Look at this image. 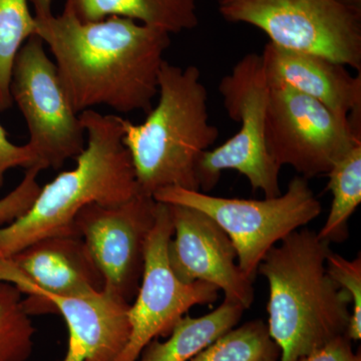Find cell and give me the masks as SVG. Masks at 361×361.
Here are the masks:
<instances>
[{"label":"cell","instance_id":"1","mask_svg":"<svg viewBox=\"0 0 361 361\" xmlns=\"http://www.w3.org/2000/svg\"><path fill=\"white\" fill-rule=\"evenodd\" d=\"M35 35L78 115L99 106L121 114L153 108L170 33L118 16L84 21L66 0L59 16L35 18Z\"/></svg>","mask_w":361,"mask_h":361},{"label":"cell","instance_id":"2","mask_svg":"<svg viewBox=\"0 0 361 361\" xmlns=\"http://www.w3.org/2000/svg\"><path fill=\"white\" fill-rule=\"evenodd\" d=\"M329 252L317 233L301 228L272 247L258 266L269 286L267 326L281 349L280 361H302L345 336L351 299L327 273Z\"/></svg>","mask_w":361,"mask_h":361},{"label":"cell","instance_id":"3","mask_svg":"<svg viewBox=\"0 0 361 361\" xmlns=\"http://www.w3.org/2000/svg\"><path fill=\"white\" fill-rule=\"evenodd\" d=\"M87 135L77 165L42 187L30 210L0 227V259L47 237L80 235L75 219L85 205L114 206L140 193L132 159L123 142V118L94 110L80 114Z\"/></svg>","mask_w":361,"mask_h":361},{"label":"cell","instance_id":"4","mask_svg":"<svg viewBox=\"0 0 361 361\" xmlns=\"http://www.w3.org/2000/svg\"><path fill=\"white\" fill-rule=\"evenodd\" d=\"M158 96V104L142 123L123 118V142L140 193L153 197L169 187L200 191L199 161L219 137L209 121L208 90L200 70L164 61Z\"/></svg>","mask_w":361,"mask_h":361},{"label":"cell","instance_id":"5","mask_svg":"<svg viewBox=\"0 0 361 361\" xmlns=\"http://www.w3.org/2000/svg\"><path fill=\"white\" fill-rule=\"evenodd\" d=\"M232 23L262 30L271 44L361 71V0H219Z\"/></svg>","mask_w":361,"mask_h":361},{"label":"cell","instance_id":"6","mask_svg":"<svg viewBox=\"0 0 361 361\" xmlns=\"http://www.w3.org/2000/svg\"><path fill=\"white\" fill-rule=\"evenodd\" d=\"M153 198L159 203L197 209L212 218L236 249L240 269L252 280L272 247L322 212L310 180L301 176L289 182L285 193L264 200L223 198L179 187L161 189Z\"/></svg>","mask_w":361,"mask_h":361},{"label":"cell","instance_id":"7","mask_svg":"<svg viewBox=\"0 0 361 361\" xmlns=\"http://www.w3.org/2000/svg\"><path fill=\"white\" fill-rule=\"evenodd\" d=\"M270 85L262 56L248 54L221 80L219 92L228 116L241 125L224 144L208 149L197 168L199 187L209 193L224 171L234 170L247 178L253 191L265 198L279 196L280 169L266 148L265 125Z\"/></svg>","mask_w":361,"mask_h":361},{"label":"cell","instance_id":"8","mask_svg":"<svg viewBox=\"0 0 361 361\" xmlns=\"http://www.w3.org/2000/svg\"><path fill=\"white\" fill-rule=\"evenodd\" d=\"M269 85L266 148L280 169L289 166L307 180L326 175L361 142V127L287 85Z\"/></svg>","mask_w":361,"mask_h":361},{"label":"cell","instance_id":"9","mask_svg":"<svg viewBox=\"0 0 361 361\" xmlns=\"http://www.w3.org/2000/svg\"><path fill=\"white\" fill-rule=\"evenodd\" d=\"M11 92L30 130L28 144L47 169L58 170L84 151L87 135L80 115L37 35L26 40L16 56Z\"/></svg>","mask_w":361,"mask_h":361},{"label":"cell","instance_id":"10","mask_svg":"<svg viewBox=\"0 0 361 361\" xmlns=\"http://www.w3.org/2000/svg\"><path fill=\"white\" fill-rule=\"evenodd\" d=\"M173 233L169 206L158 202L155 225L145 252L141 285L130 305L129 341L114 361H137L149 342L170 336L176 323L192 308L215 303L219 297V289L212 284L185 283L176 276L168 260Z\"/></svg>","mask_w":361,"mask_h":361},{"label":"cell","instance_id":"11","mask_svg":"<svg viewBox=\"0 0 361 361\" xmlns=\"http://www.w3.org/2000/svg\"><path fill=\"white\" fill-rule=\"evenodd\" d=\"M157 207L153 197L139 193L118 205H85L75 219L78 234L103 276L104 290L128 303L141 285Z\"/></svg>","mask_w":361,"mask_h":361},{"label":"cell","instance_id":"12","mask_svg":"<svg viewBox=\"0 0 361 361\" xmlns=\"http://www.w3.org/2000/svg\"><path fill=\"white\" fill-rule=\"evenodd\" d=\"M172 220L169 242L171 269L185 283L207 282L223 291L225 298L248 310L254 302V280L242 272L237 252L224 230L207 214L167 204Z\"/></svg>","mask_w":361,"mask_h":361},{"label":"cell","instance_id":"13","mask_svg":"<svg viewBox=\"0 0 361 361\" xmlns=\"http://www.w3.org/2000/svg\"><path fill=\"white\" fill-rule=\"evenodd\" d=\"M0 281L28 297L85 295L103 290V276L78 235L40 239L0 259Z\"/></svg>","mask_w":361,"mask_h":361},{"label":"cell","instance_id":"14","mask_svg":"<svg viewBox=\"0 0 361 361\" xmlns=\"http://www.w3.org/2000/svg\"><path fill=\"white\" fill-rule=\"evenodd\" d=\"M23 304L30 316H63L68 346L61 361H114L129 341L130 303L104 289L85 295L27 297Z\"/></svg>","mask_w":361,"mask_h":361},{"label":"cell","instance_id":"15","mask_svg":"<svg viewBox=\"0 0 361 361\" xmlns=\"http://www.w3.org/2000/svg\"><path fill=\"white\" fill-rule=\"evenodd\" d=\"M261 56L270 84L285 85L312 97L342 120L360 127V73L355 77L336 61L271 42Z\"/></svg>","mask_w":361,"mask_h":361},{"label":"cell","instance_id":"16","mask_svg":"<svg viewBox=\"0 0 361 361\" xmlns=\"http://www.w3.org/2000/svg\"><path fill=\"white\" fill-rule=\"evenodd\" d=\"M244 311L240 304L224 298L221 305L208 314L183 316L165 341L156 338L149 342L137 361H190L218 337L236 326Z\"/></svg>","mask_w":361,"mask_h":361},{"label":"cell","instance_id":"17","mask_svg":"<svg viewBox=\"0 0 361 361\" xmlns=\"http://www.w3.org/2000/svg\"><path fill=\"white\" fill-rule=\"evenodd\" d=\"M84 21L118 16L160 28L170 35L199 25L197 0H68Z\"/></svg>","mask_w":361,"mask_h":361},{"label":"cell","instance_id":"18","mask_svg":"<svg viewBox=\"0 0 361 361\" xmlns=\"http://www.w3.org/2000/svg\"><path fill=\"white\" fill-rule=\"evenodd\" d=\"M326 176L331 207L317 236L330 245L348 238L349 219L361 203V142L339 159Z\"/></svg>","mask_w":361,"mask_h":361},{"label":"cell","instance_id":"19","mask_svg":"<svg viewBox=\"0 0 361 361\" xmlns=\"http://www.w3.org/2000/svg\"><path fill=\"white\" fill-rule=\"evenodd\" d=\"M281 349L267 323L250 320L228 330L190 361H280Z\"/></svg>","mask_w":361,"mask_h":361},{"label":"cell","instance_id":"20","mask_svg":"<svg viewBox=\"0 0 361 361\" xmlns=\"http://www.w3.org/2000/svg\"><path fill=\"white\" fill-rule=\"evenodd\" d=\"M35 35V16L28 0H0V113L13 101L11 78L16 56L26 40Z\"/></svg>","mask_w":361,"mask_h":361},{"label":"cell","instance_id":"21","mask_svg":"<svg viewBox=\"0 0 361 361\" xmlns=\"http://www.w3.org/2000/svg\"><path fill=\"white\" fill-rule=\"evenodd\" d=\"M18 287L0 281V361H27L32 355V325Z\"/></svg>","mask_w":361,"mask_h":361},{"label":"cell","instance_id":"22","mask_svg":"<svg viewBox=\"0 0 361 361\" xmlns=\"http://www.w3.org/2000/svg\"><path fill=\"white\" fill-rule=\"evenodd\" d=\"M330 278L350 296L351 312L345 336L349 341L361 339V257L349 260L330 250L326 257Z\"/></svg>","mask_w":361,"mask_h":361},{"label":"cell","instance_id":"23","mask_svg":"<svg viewBox=\"0 0 361 361\" xmlns=\"http://www.w3.org/2000/svg\"><path fill=\"white\" fill-rule=\"evenodd\" d=\"M45 169L42 163L26 169L23 179L16 189L0 199V226L11 224L30 210L42 189L37 177Z\"/></svg>","mask_w":361,"mask_h":361},{"label":"cell","instance_id":"24","mask_svg":"<svg viewBox=\"0 0 361 361\" xmlns=\"http://www.w3.org/2000/svg\"><path fill=\"white\" fill-rule=\"evenodd\" d=\"M39 163L42 161L28 142L23 146H16L9 141L6 130L0 125V190L4 187L6 174L9 170L18 167L26 170Z\"/></svg>","mask_w":361,"mask_h":361},{"label":"cell","instance_id":"25","mask_svg":"<svg viewBox=\"0 0 361 361\" xmlns=\"http://www.w3.org/2000/svg\"><path fill=\"white\" fill-rule=\"evenodd\" d=\"M302 361H361V353L353 350V341L342 336L316 349Z\"/></svg>","mask_w":361,"mask_h":361},{"label":"cell","instance_id":"26","mask_svg":"<svg viewBox=\"0 0 361 361\" xmlns=\"http://www.w3.org/2000/svg\"><path fill=\"white\" fill-rule=\"evenodd\" d=\"M32 2L33 7H35V18H47V16H51L52 13V4L54 0H28Z\"/></svg>","mask_w":361,"mask_h":361}]
</instances>
